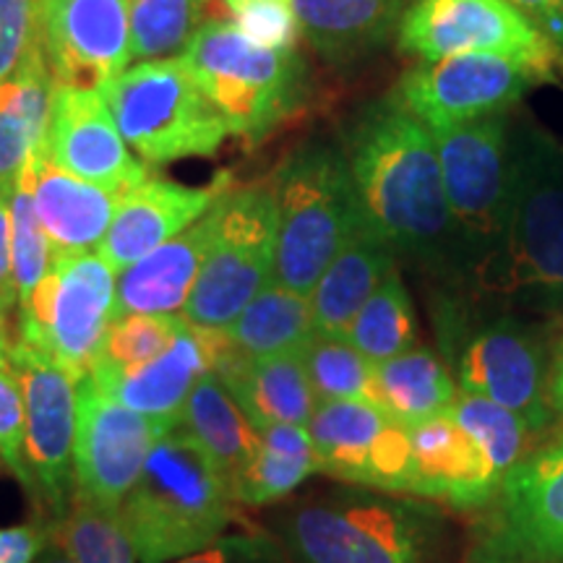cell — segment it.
Returning <instances> with one entry per match:
<instances>
[{
  "mask_svg": "<svg viewBox=\"0 0 563 563\" xmlns=\"http://www.w3.org/2000/svg\"><path fill=\"white\" fill-rule=\"evenodd\" d=\"M340 144L365 217L391 245L397 264L431 282L433 292L470 295L428 125L389 91L344 123Z\"/></svg>",
  "mask_w": 563,
  "mask_h": 563,
  "instance_id": "cell-1",
  "label": "cell"
},
{
  "mask_svg": "<svg viewBox=\"0 0 563 563\" xmlns=\"http://www.w3.org/2000/svg\"><path fill=\"white\" fill-rule=\"evenodd\" d=\"M446 534L439 504L361 485L313 493L274 519L290 563H439Z\"/></svg>",
  "mask_w": 563,
  "mask_h": 563,
  "instance_id": "cell-2",
  "label": "cell"
},
{
  "mask_svg": "<svg viewBox=\"0 0 563 563\" xmlns=\"http://www.w3.org/2000/svg\"><path fill=\"white\" fill-rule=\"evenodd\" d=\"M433 323L441 361L462 394L506 407L534 435L553 426L548 402L553 342L545 327L467 292H433Z\"/></svg>",
  "mask_w": 563,
  "mask_h": 563,
  "instance_id": "cell-3",
  "label": "cell"
},
{
  "mask_svg": "<svg viewBox=\"0 0 563 563\" xmlns=\"http://www.w3.org/2000/svg\"><path fill=\"white\" fill-rule=\"evenodd\" d=\"M477 298L563 319V146L530 118L511 121L509 228Z\"/></svg>",
  "mask_w": 563,
  "mask_h": 563,
  "instance_id": "cell-4",
  "label": "cell"
},
{
  "mask_svg": "<svg viewBox=\"0 0 563 563\" xmlns=\"http://www.w3.org/2000/svg\"><path fill=\"white\" fill-rule=\"evenodd\" d=\"M220 470L178 428L162 435L121 504L139 563H173L220 540L238 517Z\"/></svg>",
  "mask_w": 563,
  "mask_h": 563,
  "instance_id": "cell-5",
  "label": "cell"
},
{
  "mask_svg": "<svg viewBox=\"0 0 563 563\" xmlns=\"http://www.w3.org/2000/svg\"><path fill=\"white\" fill-rule=\"evenodd\" d=\"M269 183L277 203L274 282L311 295L323 269L365 220L342 144L300 141L279 159Z\"/></svg>",
  "mask_w": 563,
  "mask_h": 563,
  "instance_id": "cell-6",
  "label": "cell"
},
{
  "mask_svg": "<svg viewBox=\"0 0 563 563\" xmlns=\"http://www.w3.org/2000/svg\"><path fill=\"white\" fill-rule=\"evenodd\" d=\"M180 60L230 136L258 144L302 108L308 66L298 47H266L235 21H203Z\"/></svg>",
  "mask_w": 563,
  "mask_h": 563,
  "instance_id": "cell-7",
  "label": "cell"
},
{
  "mask_svg": "<svg viewBox=\"0 0 563 563\" xmlns=\"http://www.w3.org/2000/svg\"><path fill=\"white\" fill-rule=\"evenodd\" d=\"M511 121L514 110L431 131L470 295L483 292L509 228Z\"/></svg>",
  "mask_w": 563,
  "mask_h": 563,
  "instance_id": "cell-8",
  "label": "cell"
},
{
  "mask_svg": "<svg viewBox=\"0 0 563 563\" xmlns=\"http://www.w3.org/2000/svg\"><path fill=\"white\" fill-rule=\"evenodd\" d=\"M100 95L125 144L152 165L211 157L230 136L180 58L136 63Z\"/></svg>",
  "mask_w": 563,
  "mask_h": 563,
  "instance_id": "cell-9",
  "label": "cell"
},
{
  "mask_svg": "<svg viewBox=\"0 0 563 563\" xmlns=\"http://www.w3.org/2000/svg\"><path fill=\"white\" fill-rule=\"evenodd\" d=\"M277 203L272 183L230 188L217 201V224L183 319L222 332L274 282Z\"/></svg>",
  "mask_w": 563,
  "mask_h": 563,
  "instance_id": "cell-10",
  "label": "cell"
},
{
  "mask_svg": "<svg viewBox=\"0 0 563 563\" xmlns=\"http://www.w3.org/2000/svg\"><path fill=\"white\" fill-rule=\"evenodd\" d=\"M467 563H563V431L530 449L483 506Z\"/></svg>",
  "mask_w": 563,
  "mask_h": 563,
  "instance_id": "cell-11",
  "label": "cell"
},
{
  "mask_svg": "<svg viewBox=\"0 0 563 563\" xmlns=\"http://www.w3.org/2000/svg\"><path fill=\"white\" fill-rule=\"evenodd\" d=\"M115 277L100 253L53 256L51 269L19 306V340L84 378L115 319Z\"/></svg>",
  "mask_w": 563,
  "mask_h": 563,
  "instance_id": "cell-12",
  "label": "cell"
},
{
  "mask_svg": "<svg viewBox=\"0 0 563 563\" xmlns=\"http://www.w3.org/2000/svg\"><path fill=\"white\" fill-rule=\"evenodd\" d=\"M5 363L24 397L26 493L63 517L74 496V443L81 378L26 342H13Z\"/></svg>",
  "mask_w": 563,
  "mask_h": 563,
  "instance_id": "cell-13",
  "label": "cell"
},
{
  "mask_svg": "<svg viewBox=\"0 0 563 563\" xmlns=\"http://www.w3.org/2000/svg\"><path fill=\"white\" fill-rule=\"evenodd\" d=\"M555 76L534 63L504 55H452L418 60L391 91L428 131L452 129L493 112H509Z\"/></svg>",
  "mask_w": 563,
  "mask_h": 563,
  "instance_id": "cell-14",
  "label": "cell"
},
{
  "mask_svg": "<svg viewBox=\"0 0 563 563\" xmlns=\"http://www.w3.org/2000/svg\"><path fill=\"white\" fill-rule=\"evenodd\" d=\"M399 51L422 63L452 55H504L559 76L561 55L506 0H415L397 32Z\"/></svg>",
  "mask_w": 563,
  "mask_h": 563,
  "instance_id": "cell-15",
  "label": "cell"
},
{
  "mask_svg": "<svg viewBox=\"0 0 563 563\" xmlns=\"http://www.w3.org/2000/svg\"><path fill=\"white\" fill-rule=\"evenodd\" d=\"M170 428L129 410L84 376L74 443V493L121 509L133 483Z\"/></svg>",
  "mask_w": 563,
  "mask_h": 563,
  "instance_id": "cell-16",
  "label": "cell"
},
{
  "mask_svg": "<svg viewBox=\"0 0 563 563\" xmlns=\"http://www.w3.org/2000/svg\"><path fill=\"white\" fill-rule=\"evenodd\" d=\"M306 428L323 475L410 496V433L378 405L319 402Z\"/></svg>",
  "mask_w": 563,
  "mask_h": 563,
  "instance_id": "cell-17",
  "label": "cell"
},
{
  "mask_svg": "<svg viewBox=\"0 0 563 563\" xmlns=\"http://www.w3.org/2000/svg\"><path fill=\"white\" fill-rule=\"evenodd\" d=\"M40 42L58 87L102 91L131 63L125 0H37Z\"/></svg>",
  "mask_w": 563,
  "mask_h": 563,
  "instance_id": "cell-18",
  "label": "cell"
},
{
  "mask_svg": "<svg viewBox=\"0 0 563 563\" xmlns=\"http://www.w3.org/2000/svg\"><path fill=\"white\" fill-rule=\"evenodd\" d=\"M45 146L63 170L112 194L123 196L150 178V167L129 152L100 91L55 84Z\"/></svg>",
  "mask_w": 563,
  "mask_h": 563,
  "instance_id": "cell-19",
  "label": "cell"
},
{
  "mask_svg": "<svg viewBox=\"0 0 563 563\" xmlns=\"http://www.w3.org/2000/svg\"><path fill=\"white\" fill-rule=\"evenodd\" d=\"M410 433V496L452 506L456 511H481L496 496L504 470L473 431L443 410L415 426Z\"/></svg>",
  "mask_w": 563,
  "mask_h": 563,
  "instance_id": "cell-20",
  "label": "cell"
},
{
  "mask_svg": "<svg viewBox=\"0 0 563 563\" xmlns=\"http://www.w3.org/2000/svg\"><path fill=\"white\" fill-rule=\"evenodd\" d=\"M224 191H230V175H217L207 188L146 178L118 201L115 217L97 253L110 264L112 272L121 274L146 253L201 220Z\"/></svg>",
  "mask_w": 563,
  "mask_h": 563,
  "instance_id": "cell-21",
  "label": "cell"
},
{
  "mask_svg": "<svg viewBox=\"0 0 563 563\" xmlns=\"http://www.w3.org/2000/svg\"><path fill=\"white\" fill-rule=\"evenodd\" d=\"M211 329L186 321L170 347L152 361L123 371L91 368L87 376L129 410L175 431L194 386L211 371Z\"/></svg>",
  "mask_w": 563,
  "mask_h": 563,
  "instance_id": "cell-22",
  "label": "cell"
},
{
  "mask_svg": "<svg viewBox=\"0 0 563 563\" xmlns=\"http://www.w3.org/2000/svg\"><path fill=\"white\" fill-rule=\"evenodd\" d=\"M24 175L53 256L97 253L123 196L63 170L47 154L45 141L26 162Z\"/></svg>",
  "mask_w": 563,
  "mask_h": 563,
  "instance_id": "cell-23",
  "label": "cell"
},
{
  "mask_svg": "<svg viewBox=\"0 0 563 563\" xmlns=\"http://www.w3.org/2000/svg\"><path fill=\"white\" fill-rule=\"evenodd\" d=\"M220 201V199H217ZM217 201L207 214L146 253L115 277V316H178L186 311L217 224Z\"/></svg>",
  "mask_w": 563,
  "mask_h": 563,
  "instance_id": "cell-24",
  "label": "cell"
},
{
  "mask_svg": "<svg viewBox=\"0 0 563 563\" xmlns=\"http://www.w3.org/2000/svg\"><path fill=\"white\" fill-rule=\"evenodd\" d=\"M415 0H292L300 37L329 66L355 68L397 42Z\"/></svg>",
  "mask_w": 563,
  "mask_h": 563,
  "instance_id": "cell-25",
  "label": "cell"
},
{
  "mask_svg": "<svg viewBox=\"0 0 563 563\" xmlns=\"http://www.w3.org/2000/svg\"><path fill=\"white\" fill-rule=\"evenodd\" d=\"M394 266L399 264L391 245L365 217L308 295L313 334L347 336L352 319Z\"/></svg>",
  "mask_w": 563,
  "mask_h": 563,
  "instance_id": "cell-26",
  "label": "cell"
},
{
  "mask_svg": "<svg viewBox=\"0 0 563 563\" xmlns=\"http://www.w3.org/2000/svg\"><path fill=\"white\" fill-rule=\"evenodd\" d=\"M55 79L37 40L21 66L0 81V199L9 201L51 125Z\"/></svg>",
  "mask_w": 563,
  "mask_h": 563,
  "instance_id": "cell-27",
  "label": "cell"
},
{
  "mask_svg": "<svg viewBox=\"0 0 563 563\" xmlns=\"http://www.w3.org/2000/svg\"><path fill=\"white\" fill-rule=\"evenodd\" d=\"M256 431L266 426H308L319 405L308 382L302 352L249 361L241 357L217 373Z\"/></svg>",
  "mask_w": 563,
  "mask_h": 563,
  "instance_id": "cell-28",
  "label": "cell"
},
{
  "mask_svg": "<svg viewBox=\"0 0 563 563\" xmlns=\"http://www.w3.org/2000/svg\"><path fill=\"white\" fill-rule=\"evenodd\" d=\"M178 431L201 449V454L220 470L230 488L243 473L258 441V431L214 371L203 373L194 386L180 412Z\"/></svg>",
  "mask_w": 563,
  "mask_h": 563,
  "instance_id": "cell-29",
  "label": "cell"
},
{
  "mask_svg": "<svg viewBox=\"0 0 563 563\" xmlns=\"http://www.w3.org/2000/svg\"><path fill=\"white\" fill-rule=\"evenodd\" d=\"M316 473H321V462L306 426H266L232 483V496L238 504L266 506L287 498Z\"/></svg>",
  "mask_w": 563,
  "mask_h": 563,
  "instance_id": "cell-30",
  "label": "cell"
},
{
  "mask_svg": "<svg viewBox=\"0 0 563 563\" xmlns=\"http://www.w3.org/2000/svg\"><path fill=\"white\" fill-rule=\"evenodd\" d=\"M460 397L452 371L433 350L415 344L402 355L376 365L378 407L402 426L433 418Z\"/></svg>",
  "mask_w": 563,
  "mask_h": 563,
  "instance_id": "cell-31",
  "label": "cell"
},
{
  "mask_svg": "<svg viewBox=\"0 0 563 563\" xmlns=\"http://www.w3.org/2000/svg\"><path fill=\"white\" fill-rule=\"evenodd\" d=\"M222 332L249 361L302 352L313 340L311 300L272 282Z\"/></svg>",
  "mask_w": 563,
  "mask_h": 563,
  "instance_id": "cell-32",
  "label": "cell"
},
{
  "mask_svg": "<svg viewBox=\"0 0 563 563\" xmlns=\"http://www.w3.org/2000/svg\"><path fill=\"white\" fill-rule=\"evenodd\" d=\"M344 340L373 365L402 355L418 344V313L399 266H394L363 302Z\"/></svg>",
  "mask_w": 563,
  "mask_h": 563,
  "instance_id": "cell-33",
  "label": "cell"
},
{
  "mask_svg": "<svg viewBox=\"0 0 563 563\" xmlns=\"http://www.w3.org/2000/svg\"><path fill=\"white\" fill-rule=\"evenodd\" d=\"M53 540L74 563H139L121 509L76 493L63 517L53 522Z\"/></svg>",
  "mask_w": 563,
  "mask_h": 563,
  "instance_id": "cell-34",
  "label": "cell"
},
{
  "mask_svg": "<svg viewBox=\"0 0 563 563\" xmlns=\"http://www.w3.org/2000/svg\"><path fill=\"white\" fill-rule=\"evenodd\" d=\"M308 382L319 402H371L376 399V365L344 336H321L302 350Z\"/></svg>",
  "mask_w": 563,
  "mask_h": 563,
  "instance_id": "cell-35",
  "label": "cell"
},
{
  "mask_svg": "<svg viewBox=\"0 0 563 563\" xmlns=\"http://www.w3.org/2000/svg\"><path fill=\"white\" fill-rule=\"evenodd\" d=\"M131 60L180 58L203 24V0H125Z\"/></svg>",
  "mask_w": 563,
  "mask_h": 563,
  "instance_id": "cell-36",
  "label": "cell"
},
{
  "mask_svg": "<svg viewBox=\"0 0 563 563\" xmlns=\"http://www.w3.org/2000/svg\"><path fill=\"white\" fill-rule=\"evenodd\" d=\"M183 327H186L183 316H115L91 368L123 371L152 361L170 347Z\"/></svg>",
  "mask_w": 563,
  "mask_h": 563,
  "instance_id": "cell-37",
  "label": "cell"
},
{
  "mask_svg": "<svg viewBox=\"0 0 563 563\" xmlns=\"http://www.w3.org/2000/svg\"><path fill=\"white\" fill-rule=\"evenodd\" d=\"M11 207V262H13V285L19 292V306L30 298L34 287L40 285L53 264V251L47 243L45 230L37 220L32 201V188L26 175L21 173L16 191L9 199Z\"/></svg>",
  "mask_w": 563,
  "mask_h": 563,
  "instance_id": "cell-38",
  "label": "cell"
},
{
  "mask_svg": "<svg viewBox=\"0 0 563 563\" xmlns=\"http://www.w3.org/2000/svg\"><path fill=\"white\" fill-rule=\"evenodd\" d=\"M232 21L253 42L266 47H295L300 37L292 0H249L232 11Z\"/></svg>",
  "mask_w": 563,
  "mask_h": 563,
  "instance_id": "cell-39",
  "label": "cell"
},
{
  "mask_svg": "<svg viewBox=\"0 0 563 563\" xmlns=\"http://www.w3.org/2000/svg\"><path fill=\"white\" fill-rule=\"evenodd\" d=\"M0 462L19 477V483H30L24 460V397L21 384L9 363H0Z\"/></svg>",
  "mask_w": 563,
  "mask_h": 563,
  "instance_id": "cell-40",
  "label": "cell"
},
{
  "mask_svg": "<svg viewBox=\"0 0 563 563\" xmlns=\"http://www.w3.org/2000/svg\"><path fill=\"white\" fill-rule=\"evenodd\" d=\"M173 563H290L274 532L243 530L224 532L209 548Z\"/></svg>",
  "mask_w": 563,
  "mask_h": 563,
  "instance_id": "cell-41",
  "label": "cell"
},
{
  "mask_svg": "<svg viewBox=\"0 0 563 563\" xmlns=\"http://www.w3.org/2000/svg\"><path fill=\"white\" fill-rule=\"evenodd\" d=\"M37 40V0H0V81L21 66Z\"/></svg>",
  "mask_w": 563,
  "mask_h": 563,
  "instance_id": "cell-42",
  "label": "cell"
},
{
  "mask_svg": "<svg viewBox=\"0 0 563 563\" xmlns=\"http://www.w3.org/2000/svg\"><path fill=\"white\" fill-rule=\"evenodd\" d=\"M53 540V525L30 522L0 530V563H34Z\"/></svg>",
  "mask_w": 563,
  "mask_h": 563,
  "instance_id": "cell-43",
  "label": "cell"
},
{
  "mask_svg": "<svg viewBox=\"0 0 563 563\" xmlns=\"http://www.w3.org/2000/svg\"><path fill=\"white\" fill-rule=\"evenodd\" d=\"M543 34L563 60V0H506Z\"/></svg>",
  "mask_w": 563,
  "mask_h": 563,
  "instance_id": "cell-44",
  "label": "cell"
},
{
  "mask_svg": "<svg viewBox=\"0 0 563 563\" xmlns=\"http://www.w3.org/2000/svg\"><path fill=\"white\" fill-rule=\"evenodd\" d=\"M0 302L9 311L19 306V292L13 285V262H11V207L0 199Z\"/></svg>",
  "mask_w": 563,
  "mask_h": 563,
  "instance_id": "cell-45",
  "label": "cell"
},
{
  "mask_svg": "<svg viewBox=\"0 0 563 563\" xmlns=\"http://www.w3.org/2000/svg\"><path fill=\"white\" fill-rule=\"evenodd\" d=\"M548 402L555 415H563V361L551 363V378H548Z\"/></svg>",
  "mask_w": 563,
  "mask_h": 563,
  "instance_id": "cell-46",
  "label": "cell"
},
{
  "mask_svg": "<svg viewBox=\"0 0 563 563\" xmlns=\"http://www.w3.org/2000/svg\"><path fill=\"white\" fill-rule=\"evenodd\" d=\"M9 308L0 302V363L5 361V355H9V347H11V334H9Z\"/></svg>",
  "mask_w": 563,
  "mask_h": 563,
  "instance_id": "cell-47",
  "label": "cell"
},
{
  "mask_svg": "<svg viewBox=\"0 0 563 563\" xmlns=\"http://www.w3.org/2000/svg\"><path fill=\"white\" fill-rule=\"evenodd\" d=\"M34 563H74V561L68 559V553L63 551V548L55 543V540H51V543H47V548L42 551V555Z\"/></svg>",
  "mask_w": 563,
  "mask_h": 563,
  "instance_id": "cell-48",
  "label": "cell"
},
{
  "mask_svg": "<svg viewBox=\"0 0 563 563\" xmlns=\"http://www.w3.org/2000/svg\"><path fill=\"white\" fill-rule=\"evenodd\" d=\"M553 361H563V329H561V334L553 340Z\"/></svg>",
  "mask_w": 563,
  "mask_h": 563,
  "instance_id": "cell-49",
  "label": "cell"
},
{
  "mask_svg": "<svg viewBox=\"0 0 563 563\" xmlns=\"http://www.w3.org/2000/svg\"><path fill=\"white\" fill-rule=\"evenodd\" d=\"M222 3H224V5H228V9H230V11H235V9H238V5L249 3V0H222Z\"/></svg>",
  "mask_w": 563,
  "mask_h": 563,
  "instance_id": "cell-50",
  "label": "cell"
}]
</instances>
